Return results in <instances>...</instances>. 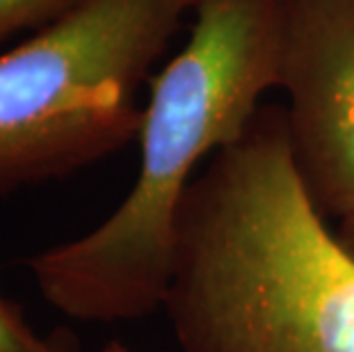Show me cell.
<instances>
[{
    "label": "cell",
    "instance_id": "6da1fadb",
    "mask_svg": "<svg viewBox=\"0 0 354 352\" xmlns=\"http://www.w3.org/2000/svg\"><path fill=\"white\" fill-rule=\"evenodd\" d=\"M162 309L183 352H354V257L261 108L178 206Z\"/></svg>",
    "mask_w": 354,
    "mask_h": 352
},
{
    "label": "cell",
    "instance_id": "7a4b0ae2",
    "mask_svg": "<svg viewBox=\"0 0 354 352\" xmlns=\"http://www.w3.org/2000/svg\"><path fill=\"white\" fill-rule=\"evenodd\" d=\"M190 39L151 80L140 174L89 234L28 259L48 304L85 323L162 309L178 206L194 169L245 136L279 87L286 0H199Z\"/></svg>",
    "mask_w": 354,
    "mask_h": 352
},
{
    "label": "cell",
    "instance_id": "3957f363",
    "mask_svg": "<svg viewBox=\"0 0 354 352\" xmlns=\"http://www.w3.org/2000/svg\"><path fill=\"white\" fill-rule=\"evenodd\" d=\"M199 0H85L0 55V194L71 176L140 136V89Z\"/></svg>",
    "mask_w": 354,
    "mask_h": 352
},
{
    "label": "cell",
    "instance_id": "277c9868",
    "mask_svg": "<svg viewBox=\"0 0 354 352\" xmlns=\"http://www.w3.org/2000/svg\"><path fill=\"white\" fill-rule=\"evenodd\" d=\"M279 87L313 204L354 215V0H286Z\"/></svg>",
    "mask_w": 354,
    "mask_h": 352
},
{
    "label": "cell",
    "instance_id": "5b68a950",
    "mask_svg": "<svg viewBox=\"0 0 354 352\" xmlns=\"http://www.w3.org/2000/svg\"><path fill=\"white\" fill-rule=\"evenodd\" d=\"M85 0H0V44L21 30L55 24Z\"/></svg>",
    "mask_w": 354,
    "mask_h": 352
},
{
    "label": "cell",
    "instance_id": "8992f818",
    "mask_svg": "<svg viewBox=\"0 0 354 352\" xmlns=\"http://www.w3.org/2000/svg\"><path fill=\"white\" fill-rule=\"evenodd\" d=\"M46 334H37L17 302L0 290V352H44Z\"/></svg>",
    "mask_w": 354,
    "mask_h": 352
},
{
    "label": "cell",
    "instance_id": "52a82bcc",
    "mask_svg": "<svg viewBox=\"0 0 354 352\" xmlns=\"http://www.w3.org/2000/svg\"><path fill=\"white\" fill-rule=\"evenodd\" d=\"M46 339H48V343H46V350L44 352H85L82 350L78 334L66 325L53 327L46 334Z\"/></svg>",
    "mask_w": 354,
    "mask_h": 352
},
{
    "label": "cell",
    "instance_id": "ba28073f",
    "mask_svg": "<svg viewBox=\"0 0 354 352\" xmlns=\"http://www.w3.org/2000/svg\"><path fill=\"white\" fill-rule=\"evenodd\" d=\"M336 234H338V238H341V243L348 247L350 254L354 257V215L343 217L341 224H338V229H336Z\"/></svg>",
    "mask_w": 354,
    "mask_h": 352
},
{
    "label": "cell",
    "instance_id": "9c48e42d",
    "mask_svg": "<svg viewBox=\"0 0 354 352\" xmlns=\"http://www.w3.org/2000/svg\"><path fill=\"white\" fill-rule=\"evenodd\" d=\"M101 352H133V350H128L124 343H119V341H112V343H108Z\"/></svg>",
    "mask_w": 354,
    "mask_h": 352
}]
</instances>
